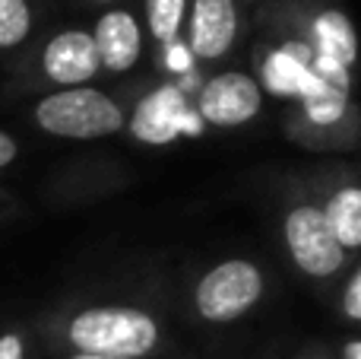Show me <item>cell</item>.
Masks as SVG:
<instances>
[{
  "label": "cell",
  "mask_w": 361,
  "mask_h": 359,
  "mask_svg": "<svg viewBox=\"0 0 361 359\" xmlns=\"http://www.w3.org/2000/svg\"><path fill=\"white\" fill-rule=\"evenodd\" d=\"M269 277L250 258H225L193 283V315L206 324H235L267 296Z\"/></svg>",
  "instance_id": "obj_4"
},
{
  "label": "cell",
  "mask_w": 361,
  "mask_h": 359,
  "mask_svg": "<svg viewBox=\"0 0 361 359\" xmlns=\"http://www.w3.org/2000/svg\"><path fill=\"white\" fill-rule=\"evenodd\" d=\"M244 19L238 0H190L180 42L190 61L216 64L235 51Z\"/></svg>",
  "instance_id": "obj_8"
},
{
  "label": "cell",
  "mask_w": 361,
  "mask_h": 359,
  "mask_svg": "<svg viewBox=\"0 0 361 359\" xmlns=\"http://www.w3.org/2000/svg\"><path fill=\"white\" fill-rule=\"evenodd\" d=\"M339 359H361V343H358V337H349V341L343 343V350H339Z\"/></svg>",
  "instance_id": "obj_17"
},
{
  "label": "cell",
  "mask_w": 361,
  "mask_h": 359,
  "mask_svg": "<svg viewBox=\"0 0 361 359\" xmlns=\"http://www.w3.org/2000/svg\"><path fill=\"white\" fill-rule=\"evenodd\" d=\"M282 245H286L292 264L314 283L343 277L352 267V258L336 242L330 223H326L320 204L311 194L298 197L282 213Z\"/></svg>",
  "instance_id": "obj_5"
},
{
  "label": "cell",
  "mask_w": 361,
  "mask_h": 359,
  "mask_svg": "<svg viewBox=\"0 0 361 359\" xmlns=\"http://www.w3.org/2000/svg\"><path fill=\"white\" fill-rule=\"evenodd\" d=\"M35 73L38 83L51 89L89 86L102 73L92 32L82 25H67V29L51 32L35 51Z\"/></svg>",
  "instance_id": "obj_7"
},
{
  "label": "cell",
  "mask_w": 361,
  "mask_h": 359,
  "mask_svg": "<svg viewBox=\"0 0 361 359\" xmlns=\"http://www.w3.org/2000/svg\"><path fill=\"white\" fill-rule=\"evenodd\" d=\"M19 159V143L13 134H6L4 127H0V169H6V165H13Z\"/></svg>",
  "instance_id": "obj_16"
},
{
  "label": "cell",
  "mask_w": 361,
  "mask_h": 359,
  "mask_svg": "<svg viewBox=\"0 0 361 359\" xmlns=\"http://www.w3.org/2000/svg\"><path fill=\"white\" fill-rule=\"evenodd\" d=\"M190 0H143V32L146 38L159 45L165 54H178L184 51L180 32H184V16Z\"/></svg>",
  "instance_id": "obj_12"
},
{
  "label": "cell",
  "mask_w": 361,
  "mask_h": 359,
  "mask_svg": "<svg viewBox=\"0 0 361 359\" xmlns=\"http://www.w3.org/2000/svg\"><path fill=\"white\" fill-rule=\"evenodd\" d=\"M311 197L320 204V210H324L336 242L345 248V254L355 258L361 248V191L355 182V169L343 165V169L324 172V178L317 182V191Z\"/></svg>",
  "instance_id": "obj_11"
},
{
  "label": "cell",
  "mask_w": 361,
  "mask_h": 359,
  "mask_svg": "<svg viewBox=\"0 0 361 359\" xmlns=\"http://www.w3.org/2000/svg\"><path fill=\"white\" fill-rule=\"evenodd\" d=\"M89 32H92L102 73H114V76L130 73L143 61L146 32L140 16L133 10H127V6H108Z\"/></svg>",
  "instance_id": "obj_10"
},
{
  "label": "cell",
  "mask_w": 361,
  "mask_h": 359,
  "mask_svg": "<svg viewBox=\"0 0 361 359\" xmlns=\"http://www.w3.org/2000/svg\"><path fill=\"white\" fill-rule=\"evenodd\" d=\"M301 359H330V356H326V353H320V350H311V353H305Z\"/></svg>",
  "instance_id": "obj_19"
},
{
  "label": "cell",
  "mask_w": 361,
  "mask_h": 359,
  "mask_svg": "<svg viewBox=\"0 0 361 359\" xmlns=\"http://www.w3.org/2000/svg\"><path fill=\"white\" fill-rule=\"evenodd\" d=\"M32 29H35L32 0H0V54L23 48Z\"/></svg>",
  "instance_id": "obj_13"
},
{
  "label": "cell",
  "mask_w": 361,
  "mask_h": 359,
  "mask_svg": "<svg viewBox=\"0 0 361 359\" xmlns=\"http://www.w3.org/2000/svg\"><path fill=\"white\" fill-rule=\"evenodd\" d=\"M0 359H29V337L19 328L0 331Z\"/></svg>",
  "instance_id": "obj_15"
},
{
  "label": "cell",
  "mask_w": 361,
  "mask_h": 359,
  "mask_svg": "<svg viewBox=\"0 0 361 359\" xmlns=\"http://www.w3.org/2000/svg\"><path fill=\"white\" fill-rule=\"evenodd\" d=\"M4 210H6V194L0 191V213H4Z\"/></svg>",
  "instance_id": "obj_21"
},
{
  "label": "cell",
  "mask_w": 361,
  "mask_h": 359,
  "mask_svg": "<svg viewBox=\"0 0 361 359\" xmlns=\"http://www.w3.org/2000/svg\"><path fill=\"white\" fill-rule=\"evenodd\" d=\"M339 309H343V315L349 324L361 322V271H358V264H352L349 271H345L343 302H339Z\"/></svg>",
  "instance_id": "obj_14"
},
{
  "label": "cell",
  "mask_w": 361,
  "mask_h": 359,
  "mask_svg": "<svg viewBox=\"0 0 361 359\" xmlns=\"http://www.w3.org/2000/svg\"><path fill=\"white\" fill-rule=\"evenodd\" d=\"M276 29L292 45L305 48L311 57H333V61L355 67V29L352 19L339 6H320V4H276L267 13Z\"/></svg>",
  "instance_id": "obj_6"
},
{
  "label": "cell",
  "mask_w": 361,
  "mask_h": 359,
  "mask_svg": "<svg viewBox=\"0 0 361 359\" xmlns=\"http://www.w3.org/2000/svg\"><path fill=\"white\" fill-rule=\"evenodd\" d=\"M286 134L305 150L352 153L361 134V114L358 105L352 102V86L314 80L305 99L288 114Z\"/></svg>",
  "instance_id": "obj_2"
},
{
  "label": "cell",
  "mask_w": 361,
  "mask_h": 359,
  "mask_svg": "<svg viewBox=\"0 0 361 359\" xmlns=\"http://www.w3.org/2000/svg\"><path fill=\"white\" fill-rule=\"evenodd\" d=\"M89 4H95V6H114L118 0H89Z\"/></svg>",
  "instance_id": "obj_20"
},
{
  "label": "cell",
  "mask_w": 361,
  "mask_h": 359,
  "mask_svg": "<svg viewBox=\"0 0 361 359\" xmlns=\"http://www.w3.org/2000/svg\"><path fill=\"white\" fill-rule=\"evenodd\" d=\"M63 359H130V356H95V353H63Z\"/></svg>",
  "instance_id": "obj_18"
},
{
  "label": "cell",
  "mask_w": 361,
  "mask_h": 359,
  "mask_svg": "<svg viewBox=\"0 0 361 359\" xmlns=\"http://www.w3.org/2000/svg\"><path fill=\"white\" fill-rule=\"evenodd\" d=\"M32 124L48 137L102 140L127 127V112L114 95L95 86L51 89L32 105Z\"/></svg>",
  "instance_id": "obj_3"
},
{
  "label": "cell",
  "mask_w": 361,
  "mask_h": 359,
  "mask_svg": "<svg viewBox=\"0 0 361 359\" xmlns=\"http://www.w3.org/2000/svg\"><path fill=\"white\" fill-rule=\"evenodd\" d=\"M263 86L244 70H222L212 73L197 93V114L209 127H244L260 114Z\"/></svg>",
  "instance_id": "obj_9"
},
{
  "label": "cell",
  "mask_w": 361,
  "mask_h": 359,
  "mask_svg": "<svg viewBox=\"0 0 361 359\" xmlns=\"http://www.w3.org/2000/svg\"><path fill=\"white\" fill-rule=\"evenodd\" d=\"M48 337L63 353L95 356H152L165 341V328L152 312L127 302H95L54 315Z\"/></svg>",
  "instance_id": "obj_1"
}]
</instances>
